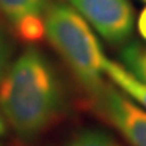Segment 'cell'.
I'll use <instances>...</instances> for the list:
<instances>
[{
	"mask_svg": "<svg viewBox=\"0 0 146 146\" xmlns=\"http://www.w3.org/2000/svg\"><path fill=\"white\" fill-rule=\"evenodd\" d=\"M61 81L49 60L29 48L12 63L0 81V110L15 133L31 140L61 115Z\"/></svg>",
	"mask_w": 146,
	"mask_h": 146,
	"instance_id": "obj_1",
	"label": "cell"
},
{
	"mask_svg": "<svg viewBox=\"0 0 146 146\" xmlns=\"http://www.w3.org/2000/svg\"><path fill=\"white\" fill-rule=\"evenodd\" d=\"M45 36L90 94L96 96L106 85L102 76L106 57L98 39L73 8L49 3L45 15Z\"/></svg>",
	"mask_w": 146,
	"mask_h": 146,
	"instance_id": "obj_2",
	"label": "cell"
},
{
	"mask_svg": "<svg viewBox=\"0 0 146 146\" xmlns=\"http://www.w3.org/2000/svg\"><path fill=\"white\" fill-rule=\"evenodd\" d=\"M94 30L110 43H124L134 29L130 0H66Z\"/></svg>",
	"mask_w": 146,
	"mask_h": 146,
	"instance_id": "obj_3",
	"label": "cell"
},
{
	"mask_svg": "<svg viewBox=\"0 0 146 146\" xmlns=\"http://www.w3.org/2000/svg\"><path fill=\"white\" fill-rule=\"evenodd\" d=\"M94 97L96 110L133 146H146V112L118 90L104 85Z\"/></svg>",
	"mask_w": 146,
	"mask_h": 146,
	"instance_id": "obj_4",
	"label": "cell"
},
{
	"mask_svg": "<svg viewBox=\"0 0 146 146\" xmlns=\"http://www.w3.org/2000/svg\"><path fill=\"white\" fill-rule=\"evenodd\" d=\"M49 0H0V11L18 40L37 43L45 36V15Z\"/></svg>",
	"mask_w": 146,
	"mask_h": 146,
	"instance_id": "obj_5",
	"label": "cell"
},
{
	"mask_svg": "<svg viewBox=\"0 0 146 146\" xmlns=\"http://www.w3.org/2000/svg\"><path fill=\"white\" fill-rule=\"evenodd\" d=\"M103 69H104V73L109 76V79L116 87L121 88V91H124L128 97L134 98L139 104H142L146 109V84L137 81L119 63L110 61L108 58L104 61Z\"/></svg>",
	"mask_w": 146,
	"mask_h": 146,
	"instance_id": "obj_6",
	"label": "cell"
},
{
	"mask_svg": "<svg viewBox=\"0 0 146 146\" xmlns=\"http://www.w3.org/2000/svg\"><path fill=\"white\" fill-rule=\"evenodd\" d=\"M122 67L137 81L146 84V46L140 43H128L119 52Z\"/></svg>",
	"mask_w": 146,
	"mask_h": 146,
	"instance_id": "obj_7",
	"label": "cell"
},
{
	"mask_svg": "<svg viewBox=\"0 0 146 146\" xmlns=\"http://www.w3.org/2000/svg\"><path fill=\"white\" fill-rule=\"evenodd\" d=\"M67 146H122L106 133L97 130L81 131L67 143Z\"/></svg>",
	"mask_w": 146,
	"mask_h": 146,
	"instance_id": "obj_8",
	"label": "cell"
},
{
	"mask_svg": "<svg viewBox=\"0 0 146 146\" xmlns=\"http://www.w3.org/2000/svg\"><path fill=\"white\" fill-rule=\"evenodd\" d=\"M11 57H12V46L5 35V31L0 29V81H2L6 70L11 66Z\"/></svg>",
	"mask_w": 146,
	"mask_h": 146,
	"instance_id": "obj_9",
	"label": "cell"
},
{
	"mask_svg": "<svg viewBox=\"0 0 146 146\" xmlns=\"http://www.w3.org/2000/svg\"><path fill=\"white\" fill-rule=\"evenodd\" d=\"M137 30H139V35H140L145 40H146V8L140 12L137 19Z\"/></svg>",
	"mask_w": 146,
	"mask_h": 146,
	"instance_id": "obj_10",
	"label": "cell"
},
{
	"mask_svg": "<svg viewBox=\"0 0 146 146\" xmlns=\"http://www.w3.org/2000/svg\"><path fill=\"white\" fill-rule=\"evenodd\" d=\"M5 130H6V125H5V121H3V118H2V115H0V136L5 133Z\"/></svg>",
	"mask_w": 146,
	"mask_h": 146,
	"instance_id": "obj_11",
	"label": "cell"
},
{
	"mask_svg": "<svg viewBox=\"0 0 146 146\" xmlns=\"http://www.w3.org/2000/svg\"><path fill=\"white\" fill-rule=\"evenodd\" d=\"M143 2H145V3H146V0H143Z\"/></svg>",
	"mask_w": 146,
	"mask_h": 146,
	"instance_id": "obj_12",
	"label": "cell"
}]
</instances>
